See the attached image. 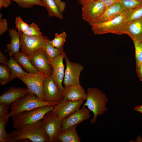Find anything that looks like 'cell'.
<instances>
[{
	"label": "cell",
	"mask_w": 142,
	"mask_h": 142,
	"mask_svg": "<svg viewBox=\"0 0 142 142\" xmlns=\"http://www.w3.org/2000/svg\"><path fill=\"white\" fill-rule=\"evenodd\" d=\"M84 100L73 101L63 99L55 106L52 110L63 119L79 109Z\"/></svg>",
	"instance_id": "7c38bea8"
},
{
	"label": "cell",
	"mask_w": 142,
	"mask_h": 142,
	"mask_svg": "<svg viewBox=\"0 0 142 142\" xmlns=\"http://www.w3.org/2000/svg\"><path fill=\"white\" fill-rule=\"evenodd\" d=\"M43 89L45 101L59 103L63 99L62 91L56 85L52 75L45 78Z\"/></svg>",
	"instance_id": "8fae6325"
},
{
	"label": "cell",
	"mask_w": 142,
	"mask_h": 142,
	"mask_svg": "<svg viewBox=\"0 0 142 142\" xmlns=\"http://www.w3.org/2000/svg\"><path fill=\"white\" fill-rule=\"evenodd\" d=\"M11 80V74L8 66L1 64L0 65V83L4 85Z\"/></svg>",
	"instance_id": "4316f807"
},
{
	"label": "cell",
	"mask_w": 142,
	"mask_h": 142,
	"mask_svg": "<svg viewBox=\"0 0 142 142\" xmlns=\"http://www.w3.org/2000/svg\"><path fill=\"white\" fill-rule=\"evenodd\" d=\"M22 33L29 36H40L43 35L37 24L34 22H32L29 25L28 29Z\"/></svg>",
	"instance_id": "4dcf8cb0"
},
{
	"label": "cell",
	"mask_w": 142,
	"mask_h": 142,
	"mask_svg": "<svg viewBox=\"0 0 142 142\" xmlns=\"http://www.w3.org/2000/svg\"><path fill=\"white\" fill-rule=\"evenodd\" d=\"M8 142L29 140L33 142H49V137L43 128L42 120L12 131Z\"/></svg>",
	"instance_id": "6da1fadb"
},
{
	"label": "cell",
	"mask_w": 142,
	"mask_h": 142,
	"mask_svg": "<svg viewBox=\"0 0 142 142\" xmlns=\"http://www.w3.org/2000/svg\"><path fill=\"white\" fill-rule=\"evenodd\" d=\"M49 40L47 42L43 50L47 57L49 61L54 59L60 54L63 50V48H58L54 47Z\"/></svg>",
	"instance_id": "484cf974"
},
{
	"label": "cell",
	"mask_w": 142,
	"mask_h": 142,
	"mask_svg": "<svg viewBox=\"0 0 142 142\" xmlns=\"http://www.w3.org/2000/svg\"><path fill=\"white\" fill-rule=\"evenodd\" d=\"M15 28L18 31L23 33L28 28L29 25L24 22L20 16L16 18Z\"/></svg>",
	"instance_id": "1f68e13d"
},
{
	"label": "cell",
	"mask_w": 142,
	"mask_h": 142,
	"mask_svg": "<svg viewBox=\"0 0 142 142\" xmlns=\"http://www.w3.org/2000/svg\"><path fill=\"white\" fill-rule=\"evenodd\" d=\"M11 104L8 103L0 104V118L3 116L8 111Z\"/></svg>",
	"instance_id": "d590c367"
},
{
	"label": "cell",
	"mask_w": 142,
	"mask_h": 142,
	"mask_svg": "<svg viewBox=\"0 0 142 142\" xmlns=\"http://www.w3.org/2000/svg\"><path fill=\"white\" fill-rule=\"evenodd\" d=\"M90 111L87 107L83 106L80 109L62 119L61 131L77 125L89 119Z\"/></svg>",
	"instance_id": "5bb4252c"
},
{
	"label": "cell",
	"mask_w": 142,
	"mask_h": 142,
	"mask_svg": "<svg viewBox=\"0 0 142 142\" xmlns=\"http://www.w3.org/2000/svg\"><path fill=\"white\" fill-rule=\"evenodd\" d=\"M67 35L65 32L63 31L60 34L56 33L54 39L50 41L52 45L57 48H63L64 43L66 42Z\"/></svg>",
	"instance_id": "83f0119b"
},
{
	"label": "cell",
	"mask_w": 142,
	"mask_h": 142,
	"mask_svg": "<svg viewBox=\"0 0 142 142\" xmlns=\"http://www.w3.org/2000/svg\"><path fill=\"white\" fill-rule=\"evenodd\" d=\"M8 60L6 57L1 52H0V62L1 64L7 65Z\"/></svg>",
	"instance_id": "60d3db41"
},
{
	"label": "cell",
	"mask_w": 142,
	"mask_h": 142,
	"mask_svg": "<svg viewBox=\"0 0 142 142\" xmlns=\"http://www.w3.org/2000/svg\"><path fill=\"white\" fill-rule=\"evenodd\" d=\"M128 9L127 22L139 19L142 17V5Z\"/></svg>",
	"instance_id": "f546056e"
},
{
	"label": "cell",
	"mask_w": 142,
	"mask_h": 142,
	"mask_svg": "<svg viewBox=\"0 0 142 142\" xmlns=\"http://www.w3.org/2000/svg\"><path fill=\"white\" fill-rule=\"evenodd\" d=\"M9 35L11 37V42L7 45V48L5 49L9 54L14 56L19 52L20 48L21 36L20 32L15 29L11 28L9 30Z\"/></svg>",
	"instance_id": "ffe728a7"
},
{
	"label": "cell",
	"mask_w": 142,
	"mask_h": 142,
	"mask_svg": "<svg viewBox=\"0 0 142 142\" xmlns=\"http://www.w3.org/2000/svg\"><path fill=\"white\" fill-rule=\"evenodd\" d=\"M42 123L49 137V142L58 141L57 137L61 131L62 119L51 110L45 114L42 119Z\"/></svg>",
	"instance_id": "52a82bcc"
},
{
	"label": "cell",
	"mask_w": 142,
	"mask_h": 142,
	"mask_svg": "<svg viewBox=\"0 0 142 142\" xmlns=\"http://www.w3.org/2000/svg\"><path fill=\"white\" fill-rule=\"evenodd\" d=\"M11 0H0V9L8 7L11 3Z\"/></svg>",
	"instance_id": "ab89813d"
},
{
	"label": "cell",
	"mask_w": 142,
	"mask_h": 142,
	"mask_svg": "<svg viewBox=\"0 0 142 142\" xmlns=\"http://www.w3.org/2000/svg\"><path fill=\"white\" fill-rule=\"evenodd\" d=\"M125 34L129 36L133 42L139 41L142 38V17L127 22Z\"/></svg>",
	"instance_id": "d6986e66"
},
{
	"label": "cell",
	"mask_w": 142,
	"mask_h": 142,
	"mask_svg": "<svg viewBox=\"0 0 142 142\" xmlns=\"http://www.w3.org/2000/svg\"><path fill=\"white\" fill-rule=\"evenodd\" d=\"M134 109L137 111L142 113V105L138 106L135 107Z\"/></svg>",
	"instance_id": "7bdbcfd3"
},
{
	"label": "cell",
	"mask_w": 142,
	"mask_h": 142,
	"mask_svg": "<svg viewBox=\"0 0 142 142\" xmlns=\"http://www.w3.org/2000/svg\"><path fill=\"white\" fill-rule=\"evenodd\" d=\"M59 103L50 102L42 100L29 91L26 95L11 104L9 116L11 117L20 112L39 107L56 105Z\"/></svg>",
	"instance_id": "277c9868"
},
{
	"label": "cell",
	"mask_w": 142,
	"mask_h": 142,
	"mask_svg": "<svg viewBox=\"0 0 142 142\" xmlns=\"http://www.w3.org/2000/svg\"><path fill=\"white\" fill-rule=\"evenodd\" d=\"M29 91L24 88L11 87L8 90H5L0 96V104H11L19 98L26 95Z\"/></svg>",
	"instance_id": "ac0fdd59"
},
{
	"label": "cell",
	"mask_w": 142,
	"mask_h": 142,
	"mask_svg": "<svg viewBox=\"0 0 142 142\" xmlns=\"http://www.w3.org/2000/svg\"><path fill=\"white\" fill-rule=\"evenodd\" d=\"M121 3L128 9L142 5V0H121Z\"/></svg>",
	"instance_id": "d6a6232c"
},
{
	"label": "cell",
	"mask_w": 142,
	"mask_h": 142,
	"mask_svg": "<svg viewBox=\"0 0 142 142\" xmlns=\"http://www.w3.org/2000/svg\"><path fill=\"white\" fill-rule=\"evenodd\" d=\"M105 7L112 5L116 3L121 2V0H100Z\"/></svg>",
	"instance_id": "74e56055"
},
{
	"label": "cell",
	"mask_w": 142,
	"mask_h": 142,
	"mask_svg": "<svg viewBox=\"0 0 142 142\" xmlns=\"http://www.w3.org/2000/svg\"><path fill=\"white\" fill-rule=\"evenodd\" d=\"M33 65L38 70L47 76L51 75L53 69L44 50H38L28 57Z\"/></svg>",
	"instance_id": "9a60e30c"
},
{
	"label": "cell",
	"mask_w": 142,
	"mask_h": 142,
	"mask_svg": "<svg viewBox=\"0 0 142 142\" xmlns=\"http://www.w3.org/2000/svg\"><path fill=\"white\" fill-rule=\"evenodd\" d=\"M49 17L55 16L60 19L63 18L62 13L59 11L54 0H42Z\"/></svg>",
	"instance_id": "cb8c5ba5"
},
{
	"label": "cell",
	"mask_w": 142,
	"mask_h": 142,
	"mask_svg": "<svg viewBox=\"0 0 142 142\" xmlns=\"http://www.w3.org/2000/svg\"><path fill=\"white\" fill-rule=\"evenodd\" d=\"M14 59L27 71L29 73H34L38 72L33 65L28 57L22 52L17 53L14 55Z\"/></svg>",
	"instance_id": "7402d4cb"
},
{
	"label": "cell",
	"mask_w": 142,
	"mask_h": 142,
	"mask_svg": "<svg viewBox=\"0 0 142 142\" xmlns=\"http://www.w3.org/2000/svg\"><path fill=\"white\" fill-rule=\"evenodd\" d=\"M66 55L63 50L60 54L54 59L49 61L53 69L52 77L56 85L62 92L64 88L62 85V82L65 73L63 59Z\"/></svg>",
	"instance_id": "4fadbf2b"
},
{
	"label": "cell",
	"mask_w": 142,
	"mask_h": 142,
	"mask_svg": "<svg viewBox=\"0 0 142 142\" xmlns=\"http://www.w3.org/2000/svg\"><path fill=\"white\" fill-rule=\"evenodd\" d=\"M65 59L66 68L63 83L64 86L70 84H80L79 77L84 69L83 66L77 63L70 61L66 55Z\"/></svg>",
	"instance_id": "30bf717a"
},
{
	"label": "cell",
	"mask_w": 142,
	"mask_h": 142,
	"mask_svg": "<svg viewBox=\"0 0 142 142\" xmlns=\"http://www.w3.org/2000/svg\"><path fill=\"white\" fill-rule=\"evenodd\" d=\"M57 6L61 13L64 11L66 8V3L61 0H54Z\"/></svg>",
	"instance_id": "8d00e7d4"
},
{
	"label": "cell",
	"mask_w": 142,
	"mask_h": 142,
	"mask_svg": "<svg viewBox=\"0 0 142 142\" xmlns=\"http://www.w3.org/2000/svg\"><path fill=\"white\" fill-rule=\"evenodd\" d=\"M16 2L19 6L23 8H31L36 5L44 7L42 0H11Z\"/></svg>",
	"instance_id": "f1b7e54d"
},
{
	"label": "cell",
	"mask_w": 142,
	"mask_h": 142,
	"mask_svg": "<svg viewBox=\"0 0 142 142\" xmlns=\"http://www.w3.org/2000/svg\"><path fill=\"white\" fill-rule=\"evenodd\" d=\"M47 77L44 73L39 71L36 73H29L27 75L19 76L18 78L26 85L30 91L44 101L43 84Z\"/></svg>",
	"instance_id": "ba28073f"
},
{
	"label": "cell",
	"mask_w": 142,
	"mask_h": 142,
	"mask_svg": "<svg viewBox=\"0 0 142 142\" xmlns=\"http://www.w3.org/2000/svg\"><path fill=\"white\" fill-rule=\"evenodd\" d=\"M19 32L21 52L28 57L38 50H43L47 42L49 40L48 37L43 35L40 36H29Z\"/></svg>",
	"instance_id": "8992f818"
},
{
	"label": "cell",
	"mask_w": 142,
	"mask_h": 142,
	"mask_svg": "<svg viewBox=\"0 0 142 142\" xmlns=\"http://www.w3.org/2000/svg\"><path fill=\"white\" fill-rule=\"evenodd\" d=\"M136 71L138 77L142 82V63L136 65Z\"/></svg>",
	"instance_id": "f35d334b"
},
{
	"label": "cell",
	"mask_w": 142,
	"mask_h": 142,
	"mask_svg": "<svg viewBox=\"0 0 142 142\" xmlns=\"http://www.w3.org/2000/svg\"><path fill=\"white\" fill-rule=\"evenodd\" d=\"M128 9L109 21L93 24L91 26L95 35L111 33L118 35L125 34V30L127 22Z\"/></svg>",
	"instance_id": "3957f363"
},
{
	"label": "cell",
	"mask_w": 142,
	"mask_h": 142,
	"mask_svg": "<svg viewBox=\"0 0 142 142\" xmlns=\"http://www.w3.org/2000/svg\"><path fill=\"white\" fill-rule=\"evenodd\" d=\"M63 99L73 101L86 100L87 94L80 84H70L64 87L62 92Z\"/></svg>",
	"instance_id": "2e32d148"
},
{
	"label": "cell",
	"mask_w": 142,
	"mask_h": 142,
	"mask_svg": "<svg viewBox=\"0 0 142 142\" xmlns=\"http://www.w3.org/2000/svg\"><path fill=\"white\" fill-rule=\"evenodd\" d=\"M9 54L10 59L8 61L7 65L10 70L11 74V80L20 76L25 75L29 73L24 71L19 64Z\"/></svg>",
	"instance_id": "603a6c76"
},
{
	"label": "cell",
	"mask_w": 142,
	"mask_h": 142,
	"mask_svg": "<svg viewBox=\"0 0 142 142\" xmlns=\"http://www.w3.org/2000/svg\"><path fill=\"white\" fill-rule=\"evenodd\" d=\"M94 0H78V2L79 4L82 5L83 4Z\"/></svg>",
	"instance_id": "b9f144b4"
},
{
	"label": "cell",
	"mask_w": 142,
	"mask_h": 142,
	"mask_svg": "<svg viewBox=\"0 0 142 142\" xmlns=\"http://www.w3.org/2000/svg\"><path fill=\"white\" fill-rule=\"evenodd\" d=\"M3 15L0 13V35H2L8 29V24L6 19L2 18Z\"/></svg>",
	"instance_id": "e575fe53"
},
{
	"label": "cell",
	"mask_w": 142,
	"mask_h": 142,
	"mask_svg": "<svg viewBox=\"0 0 142 142\" xmlns=\"http://www.w3.org/2000/svg\"><path fill=\"white\" fill-rule=\"evenodd\" d=\"M55 106L39 107L12 116L11 117L13 128L17 130L19 129L26 125L41 120L45 114L52 110Z\"/></svg>",
	"instance_id": "5b68a950"
},
{
	"label": "cell",
	"mask_w": 142,
	"mask_h": 142,
	"mask_svg": "<svg viewBox=\"0 0 142 142\" xmlns=\"http://www.w3.org/2000/svg\"><path fill=\"white\" fill-rule=\"evenodd\" d=\"M142 138L140 136H138L137 138V141L141 142L142 141Z\"/></svg>",
	"instance_id": "ee69618b"
},
{
	"label": "cell",
	"mask_w": 142,
	"mask_h": 142,
	"mask_svg": "<svg viewBox=\"0 0 142 142\" xmlns=\"http://www.w3.org/2000/svg\"><path fill=\"white\" fill-rule=\"evenodd\" d=\"M86 92L87 97L83 106L93 112L94 115L90 123L94 124L97 121V116L103 115L107 110L106 105L108 99L106 94L97 88L89 87Z\"/></svg>",
	"instance_id": "7a4b0ae2"
},
{
	"label": "cell",
	"mask_w": 142,
	"mask_h": 142,
	"mask_svg": "<svg viewBox=\"0 0 142 142\" xmlns=\"http://www.w3.org/2000/svg\"><path fill=\"white\" fill-rule=\"evenodd\" d=\"M82 6V18L90 26L102 13L105 8L104 5L100 0L91 1Z\"/></svg>",
	"instance_id": "9c48e42d"
},
{
	"label": "cell",
	"mask_w": 142,
	"mask_h": 142,
	"mask_svg": "<svg viewBox=\"0 0 142 142\" xmlns=\"http://www.w3.org/2000/svg\"><path fill=\"white\" fill-rule=\"evenodd\" d=\"M135 48L136 65L142 63V48L138 41L133 42Z\"/></svg>",
	"instance_id": "836d02e7"
},
{
	"label": "cell",
	"mask_w": 142,
	"mask_h": 142,
	"mask_svg": "<svg viewBox=\"0 0 142 142\" xmlns=\"http://www.w3.org/2000/svg\"><path fill=\"white\" fill-rule=\"evenodd\" d=\"M126 9L121 2L116 3L109 6L105 7L103 12L92 25L110 20L120 15Z\"/></svg>",
	"instance_id": "e0dca14e"
},
{
	"label": "cell",
	"mask_w": 142,
	"mask_h": 142,
	"mask_svg": "<svg viewBox=\"0 0 142 142\" xmlns=\"http://www.w3.org/2000/svg\"><path fill=\"white\" fill-rule=\"evenodd\" d=\"M139 42L140 44L141 45V48H142V38L141 39V40Z\"/></svg>",
	"instance_id": "f6af8a7d"
},
{
	"label": "cell",
	"mask_w": 142,
	"mask_h": 142,
	"mask_svg": "<svg viewBox=\"0 0 142 142\" xmlns=\"http://www.w3.org/2000/svg\"><path fill=\"white\" fill-rule=\"evenodd\" d=\"M10 117L8 111L2 117L0 118V142H8L10 134L6 131L5 127Z\"/></svg>",
	"instance_id": "d4e9b609"
},
{
	"label": "cell",
	"mask_w": 142,
	"mask_h": 142,
	"mask_svg": "<svg viewBox=\"0 0 142 142\" xmlns=\"http://www.w3.org/2000/svg\"><path fill=\"white\" fill-rule=\"evenodd\" d=\"M77 125L61 131L57 137L58 141L61 142H80L81 139L76 130Z\"/></svg>",
	"instance_id": "44dd1931"
}]
</instances>
